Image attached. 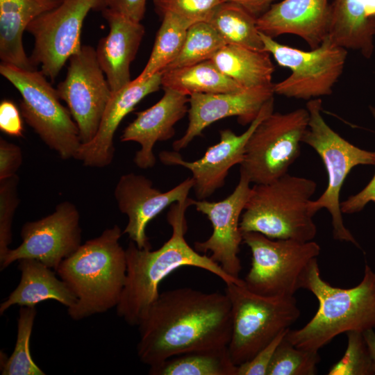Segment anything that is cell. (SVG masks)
<instances>
[{
	"mask_svg": "<svg viewBox=\"0 0 375 375\" xmlns=\"http://www.w3.org/2000/svg\"><path fill=\"white\" fill-rule=\"evenodd\" d=\"M137 353L149 367L183 353L228 347L232 331L227 294L180 288L160 293L138 325Z\"/></svg>",
	"mask_w": 375,
	"mask_h": 375,
	"instance_id": "1",
	"label": "cell"
},
{
	"mask_svg": "<svg viewBox=\"0 0 375 375\" xmlns=\"http://www.w3.org/2000/svg\"><path fill=\"white\" fill-rule=\"evenodd\" d=\"M194 202V200L188 197L171 205L167 221L172 233L159 249H141L132 241L126 249V278L116 308L117 315L128 324L139 325L158 297L161 281L178 268L195 267L216 275L226 284L244 283L243 279L229 276L210 256L201 254L185 240V212Z\"/></svg>",
	"mask_w": 375,
	"mask_h": 375,
	"instance_id": "2",
	"label": "cell"
},
{
	"mask_svg": "<svg viewBox=\"0 0 375 375\" xmlns=\"http://www.w3.org/2000/svg\"><path fill=\"white\" fill-rule=\"evenodd\" d=\"M117 225L82 244L56 270L76 297L69 316L81 320L118 305L126 278V249L119 243Z\"/></svg>",
	"mask_w": 375,
	"mask_h": 375,
	"instance_id": "3",
	"label": "cell"
},
{
	"mask_svg": "<svg viewBox=\"0 0 375 375\" xmlns=\"http://www.w3.org/2000/svg\"><path fill=\"white\" fill-rule=\"evenodd\" d=\"M303 288L315 296L319 306L304 326L287 332L285 338L295 347L318 351L340 334L375 330V272L367 264L356 286L340 288L323 280L317 259L308 271Z\"/></svg>",
	"mask_w": 375,
	"mask_h": 375,
	"instance_id": "4",
	"label": "cell"
},
{
	"mask_svg": "<svg viewBox=\"0 0 375 375\" xmlns=\"http://www.w3.org/2000/svg\"><path fill=\"white\" fill-rule=\"evenodd\" d=\"M316 190L313 180L288 173L255 184L241 216V232H258L274 240H313L317 230L310 203Z\"/></svg>",
	"mask_w": 375,
	"mask_h": 375,
	"instance_id": "5",
	"label": "cell"
},
{
	"mask_svg": "<svg viewBox=\"0 0 375 375\" xmlns=\"http://www.w3.org/2000/svg\"><path fill=\"white\" fill-rule=\"evenodd\" d=\"M306 108L309 122L302 142L311 147L319 156L328 175L326 190L317 199L311 200L310 210L315 215L322 208L326 209L331 217L334 239L351 242L360 248L344 224L340 195L347 176L353 167L375 165V151L353 145L331 128L322 116L321 98L309 100Z\"/></svg>",
	"mask_w": 375,
	"mask_h": 375,
	"instance_id": "6",
	"label": "cell"
},
{
	"mask_svg": "<svg viewBox=\"0 0 375 375\" xmlns=\"http://www.w3.org/2000/svg\"><path fill=\"white\" fill-rule=\"evenodd\" d=\"M231 306L232 331L228 349L238 366L250 360L300 316L295 297H265L243 284H226Z\"/></svg>",
	"mask_w": 375,
	"mask_h": 375,
	"instance_id": "7",
	"label": "cell"
},
{
	"mask_svg": "<svg viewBox=\"0 0 375 375\" xmlns=\"http://www.w3.org/2000/svg\"><path fill=\"white\" fill-rule=\"evenodd\" d=\"M0 73L20 93L25 122L62 159L74 158L82 144L78 126L44 74L2 62Z\"/></svg>",
	"mask_w": 375,
	"mask_h": 375,
	"instance_id": "8",
	"label": "cell"
},
{
	"mask_svg": "<svg viewBox=\"0 0 375 375\" xmlns=\"http://www.w3.org/2000/svg\"><path fill=\"white\" fill-rule=\"evenodd\" d=\"M242 233L252 257L243 279L247 289L265 297H293L303 288L308 271L320 253L317 242L274 240L252 231Z\"/></svg>",
	"mask_w": 375,
	"mask_h": 375,
	"instance_id": "9",
	"label": "cell"
},
{
	"mask_svg": "<svg viewBox=\"0 0 375 375\" xmlns=\"http://www.w3.org/2000/svg\"><path fill=\"white\" fill-rule=\"evenodd\" d=\"M259 33L263 50L271 54L279 66L291 70L285 79L273 84L274 94L308 101L332 94L344 71L347 49L328 35L318 47L303 51Z\"/></svg>",
	"mask_w": 375,
	"mask_h": 375,
	"instance_id": "10",
	"label": "cell"
},
{
	"mask_svg": "<svg viewBox=\"0 0 375 375\" xmlns=\"http://www.w3.org/2000/svg\"><path fill=\"white\" fill-rule=\"evenodd\" d=\"M308 122L306 108L273 112L264 118L247 142L240 173L254 184L270 183L288 174L300 156Z\"/></svg>",
	"mask_w": 375,
	"mask_h": 375,
	"instance_id": "11",
	"label": "cell"
},
{
	"mask_svg": "<svg viewBox=\"0 0 375 375\" xmlns=\"http://www.w3.org/2000/svg\"><path fill=\"white\" fill-rule=\"evenodd\" d=\"M105 0H62L33 19L26 31L34 38L30 60L53 81L69 58L78 51L83 22L91 10L101 11Z\"/></svg>",
	"mask_w": 375,
	"mask_h": 375,
	"instance_id": "12",
	"label": "cell"
},
{
	"mask_svg": "<svg viewBox=\"0 0 375 375\" xmlns=\"http://www.w3.org/2000/svg\"><path fill=\"white\" fill-rule=\"evenodd\" d=\"M68 61L66 77L56 90L78 126L81 143H88L98 131L112 92L92 47L82 46Z\"/></svg>",
	"mask_w": 375,
	"mask_h": 375,
	"instance_id": "13",
	"label": "cell"
},
{
	"mask_svg": "<svg viewBox=\"0 0 375 375\" xmlns=\"http://www.w3.org/2000/svg\"><path fill=\"white\" fill-rule=\"evenodd\" d=\"M81 233L76 206L63 201L53 213L22 226V242L17 248L10 249L0 260L1 271L24 258L38 260L56 271L63 260L81 247Z\"/></svg>",
	"mask_w": 375,
	"mask_h": 375,
	"instance_id": "14",
	"label": "cell"
},
{
	"mask_svg": "<svg viewBox=\"0 0 375 375\" xmlns=\"http://www.w3.org/2000/svg\"><path fill=\"white\" fill-rule=\"evenodd\" d=\"M274 97L262 106L256 118L242 134L231 129L219 131V141L208 147L203 156L194 161H186L178 151H162L160 160L166 165H178L189 169L194 180L193 190L199 200L206 199L225 184L231 167L240 165L244 158L247 142L259 123L274 112Z\"/></svg>",
	"mask_w": 375,
	"mask_h": 375,
	"instance_id": "15",
	"label": "cell"
},
{
	"mask_svg": "<svg viewBox=\"0 0 375 375\" xmlns=\"http://www.w3.org/2000/svg\"><path fill=\"white\" fill-rule=\"evenodd\" d=\"M250 181L240 173V180L233 192L219 201L194 200L196 210L205 215L212 224L211 235L205 241L196 242L194 249L206 253L231 277H239L242 269L238 256L242 233L240 228L242 214L250 197Z\"/></svg>",
	"mask_w": 375,
	"mask_h": 375,
	"instance_id": "16",
	"label": "cell"
},
{
	"mask_svg": "<svg viewBox=\"0 0 375 375\" xmlns=\"http://www.w3.org/2000/svg\"><path fill=\"white\" fill-rule=\"evenodd\" d=\"M193 187L194 180L189 177L172 189L161 192L143 175H122L115 186L114 196L119 211L128 217L123 233L127 234L139 249H151L146 234L147 224L169 206L187 199Z\"/></svg>",
	"mask_w": 375,
	"mask_h": 375,
	"instance_id": "17",
	"label": "cell"
},
{
	"mask_svg": "<svg viewBox=\"0 0 375 375\" xmlns=\"http://www.w3.org/2000/svg\"><path fill=\"white\" fill-rule=\"evenodd\" d=\"M273 84L236 92L191 94L188 126L184 135L173 142L174 150L185 149L206 127L222 119L237 117L240 124H250L264 104L274 97Z\"/></svg>",
	"mask_w": 375,
	"mask_h": 375,
	"instance_id": "18",
	"label": "cell"
},
{
	"mask_svg": "<svg viewBox=\"0 0 375 375\" xmlns=\"http://www.w3.org/2000/svg\"><path fill=\"white\" fill-rule=\"evenodd\" d=\"M162 76V71L143 81L132 80L122 89L112 92L95 136L89 142L81 144L74 158L82 161L87 167L109 165L114 157L113 139L117 127L141 100L160 89Z\"/></svg>",
	"mask_w": 375,
	"mask_h": 375,
	"instance_id": "19",
	"label": "cell"
},
{
	"mask_svg": "<svg viewBox=\"0 0 375 375\" xmlns=\"http://www.w3.org/2000/svg\"><path fill=\"white\" fill-rule=\"evenodd\" d=\"M162 98L150 108L136 112L135 119L124 130L122 142L140 145L133 162L141 169L153 167L156 158L153 147L158 141H166L175 134L174 126L188 112L190 97L169 88H163Z\"/></svg>",
	"mask_w": 375,
	"mask_h": 375,
	"instance_id": "20",
	"label": "cell"
},
{
	"mask_svg": "<svg viewBox=\"0 0 375 375\" xmlns=\"http://www.w3.org/2000/svg\"><path fill=\"white\" fill-rule=\"evenodd\" d=\"M330 19L329 0H283L272 4L256 24L272 38L284 34L300 37L312 49L328 35Z\"/></svg>",
	"mask_w": 375,
	"mask_h": 375,
	"instance_id": "21",
	"label": "cell"
},
{
	"mask_svg": "<svg viewBox=\"0 0 375 375\" xmlns=\"http://www.w3.org/2000/svg\"><path fill=\"white\" fill-rule=\"evenodd\" d=\"M101 12L108 24L109 32L99 41L96 55L114 92L132 81L130 66L144 35V27L140 22H133L107 8Z\"/></svg>",
	"mask_w": 375,
	"mask_h": 375,
	"instance_id": "22",
	"label": "cell"
},
{
	"mask_svg": "<svg viewBox=\"0 0 375 375\" xmlns=\"http://www.w3.org/2000/svg\"><path fill=\"white\" fill-rule=\"evenodd\" d=\"M328 36L370 58L374 50L375 0H333Z\"/></svg>",
	"mask_w": 375,
	"mask_h": 375,
	"instance_id": "23",
	"label": "cell"
},
{
	"mask_svg": "<svg viewBox=\"0 0 375 375\" xmlns=\"http://www.w3.org/2000/svg\"><path fill=\"white\" fill-rule=\"evenodd\" d=\"M62 0H0V58L17 67L37 69L24 48L22 36L29 24L56 8Z\"/></svg>",
	"mask_w": 375,
	"mask_h": 375,
	"instance_id": "24",
	"label": "cell"
},
{
	"mask_svg": "<svg viewBox=\"0 0 375 375\" xmlns=\"http://www.w3.org/2000/svg\"><path fill=\"white\" fill-rule=\"evenodd\" d=\"M18 268L21 272L20 281L0 304L1 315L14 305L32 307L42 301L54 300L69 308L76 303V297L68 285L40 261L21 259L18 260Z\"/></svg>",
	"mask_w": 375,
	"mask_h": 375,
	"instance_id": "25",
	"label": "cell"
},
{
	"mask_svg": "<svg viewBox=\"0 0 375 375\" xmlns=\"http://www.w3.org/2000/svg\"><path fill=\"white\" fill-rule=\"evenodd\" d=\"M225 75L244 88L272 85L274 66L270 54L235 44H225L210 59Z\"/></svg>",
	"mask_w": 375,
	"mask_h": 375,
	"instance_id": "26",
	"label": "cell"
},
{
	"mask_svg": "<svg viewBox=\"0 0 375 375\" xmlns=\"http://www.w3.org/2000/svg\"><path fill=\"white\" fill-rule=\"evenodd\" d=\"M162 87L189 97L195 93H222L244 89L223 74L211 60L163 70Z\"/></svg>",
	"mask_w": 375,
	"mask_h": 375,
	"instance_id": "27",
	"label": "cell"
},
{
	"mask_svg": "<svg viewBox=\"0 0 375 375\" xmlns=\"http://www.w3.org/2000/svg\"><path fill=\"white\" fill-rule=\"evenodd\" d=\"M228 347L178 355L149 367L151 375H237Z\"/></svg>",
	"mask_w": 375,
	"mask_h": 375,
	"instance_id": "28",
	"label": "cell"
},
{
	"mask_svg": "<svg viewBox=\"0 0 375 375\" xmlns=\"http://www.w3.org/2000/svg\"><path fill=\"white\" fill-rule=\"evenodd\" d=\"M257 17L239 4L225 1L213 12L209 22L226 44L264 51Z\"/></svg>",
	"mask_w": 375,
	"mask_h": 375,
	"instance_id": "29",
	"label": "cell"
},
{
	"mask_svg": "<svg viewBox=\"0 0 375 375\" xmlns=\"http://www.w3.org/2000/svg\"><path fill=\"white\" fill-rule=\"evenodd\" d=\"M162 16V23L150 57L135 81H143L163 71L180 53L188 28L193 24L171 12H165Z\"/></svg>",
	"mask_w": 375,
	"mask_h": 375,
	"instance_id": "30",
	"label": "cell"
},
{
	"mask_svg": "<svg viewBox=\"0 0 375 375\" xmlns=\"http://www.w3.org/2000/svg\"><path fill=\"white\" fill-rule=\"evenodd\" d=\"M36 315L35 306H20L14 350L9 358L1 351L2 375L45 374L33 360L30 350V340Z\"/></svg>",
	"mask_w": 375,
	"mask_h": 375,
	"instance_id": "31",
	"label": "cell"
},
{
	"mask_svg": "<svg viewBox=\"0 0 375 375\" xmlns=\"http://www.w3.org/2000/svg\"><path fill=\"white\" fill-rule=\"evenodd\" d=\"M225 44V42L208 22L192 24L178 56L164 69L194 65L211 58Z\"/></svg>",
	"mask_w": 375,
	"mask_h": 375,
	"instance_id": "32",
	"label": "cell"
},
{
	"mask_svg": "<svg viewBox=\"0 0 375 375\" xmlns=\"http://www.w3.org/2000/svg\"><path fill=\"white\" fill-rule=\"evenodd\" d=\"M320 361L318 351L298 348L285 338L274 354L267 375H314Z\"/></svg>",
	"mask_w": 375,
	"mask_h": 375,
	"instance_id": "33",
	"label": "cell"
},
{
	"mask_svg": "<svg viewBox=\"0 0 375 375\" xmlns=\"http://www.w3.org/2000/svg\"><path fill=\"white\" fill-rule=\"evenodd\" d=\"M347 346L342 358L333 365L328 375H374L371 356L363 333H346Z\"/></svg>",
	"mask_w": 375,
	"mask_h": 375,
	"instance_id": "34",
	"label": "cell"
},
{
	"mask_svg": "<svg viewBox=\"0 0 375 375\" xmlns=\"http://www.w3.org/2000/svg\"><path fill=\"white\" fill-rule=\"evenodd\" d=\"M17 174L0 180V260L10 249L12 242V223L19 204Z\"/></svg>",
	"mask_w": 375,
	"mask_h": 375,
	"instance_id": "35",
	"label": "cell"
},
{
	"mask_svg": "<svg viewBox=\"0 0 375 375\" xmlns=\"http://www.w3.org/2000/svg\"><path fill=\"white\" fill-rule=\"evenodd\" d=\"M226 0H153L160 15L171 12L192 23L208 22L215 10Z\"/></svg>",
	"mask_w": 375,
	"mask_h": 375,
	"instance_id": "36",
	"label": "cell"
},
{
	"mask_svg": "<svg viewBox=\"0 0 375 375\" xmlns=\"http://www.w3.org/2000/svg\"><path fill=\"white\" fill-rule=\"evenodd\" d=\"M289 329L281 332L250 360L238 365L237 375H267L276 349Z\"/></svg>",
	"mask_w": 375,
	"mask_h": 375,
	"instance_id": "37",
	"label": "cell"
},
{
	"mask_svg": "<svg viewBox=\"0 0 375 375\" xmlns=\"http://www.w3.org/2000/svg\"><path fill=\"white\" fill-rule=\"evenodd\" d=\"M20 110L10 100L4 99L0 103V129L12 137L23 136V124Z\"/></svg>",
	"mask_w": 375,
	"mask_h": 375,
	"instance_id": "38",
	"label": "cell"
},
{
	"mask_svg": "<svg viewBox=\"0 0 375 375\" xmlns=\"http://www.w3.org/2000/svg\"><path fill=\"white\" fill-rule=\"evenodd\" d=\"M22 162L20 147L0 138V180L17 174Z\"/></svg>",
	"mask_w": 375,
	"mask_h": 375,
	"instance_id": "39",
	"label": "cell"
},
{
	"mask_svg": "<svg viewBox=\"0 0 375 375\" xmlns=\"http://www.w3.org/2000/svg\"><path fill=\"white\" fill-rule=\"evenodd\" d=\"M369 110L375 119V108L370 106ZM370 201L375 202V174L369 183L361 191L341 202L342 212L351 214L360 212Z\"/></svg>",
	"mask_w": 375,
	"mask_h": 375,
	"instance_id": "40",
	"label": "cell"
},
{
	"mask_svg": "<svg viewBox=\"0 0 375 375\" xmlns=\"http://www.w3.org/2000/svg\"><path fill=\"white\" fill-rule=\"evenodd\" d=\"M146 3L147 0H105V8L133 22H140L145 14Z\"/></svg>",
	"mask_w": 375,
	"mask_h": 375,
	"instance_id": "41",
	"label": "cell"
},
{
	"mask_svg": "<svg viewBox=\"0 0 375 375\" xmlns=\"http://www.w3.org/2000/svg\"><path fill=\"white\" fill-rule=\"evenodd\" d=\"M239 4L257 18L264 13L275 0H226Z\"/></svg>",
	"mask_w": 375,
	"mask_h": 375,
	"instance_id": "42",
	"label": "cell"
},
{
	"mask_svg": "<svg viewBox=\"0 0 375 375\" xmlns=\"http://www.w3.org/2000/svg\"><path fill=\"white\" fill-rule=\"evenodd\" d=\"M362 333L371 356L373 373L375 375V331L374 329H369Z\"/></svg>",
	"mask_w": 375,
	"mask_h": 375,
	"instance_id": "43",
	"label": "cell"
}]
</instances>
